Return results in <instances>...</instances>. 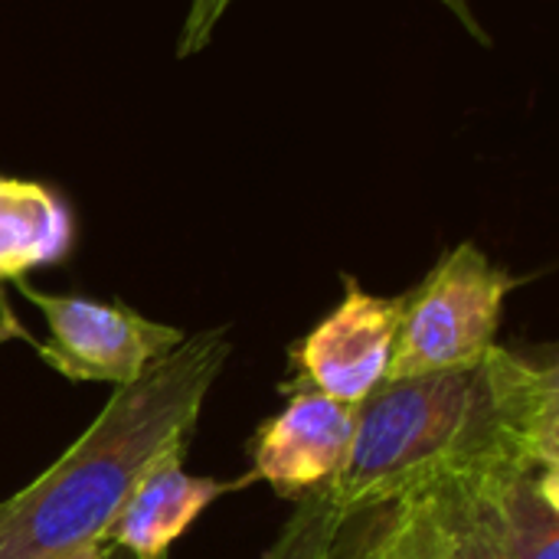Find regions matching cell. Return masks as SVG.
<instances>
[{"label": "cell", "mask_w": 559, "mask_h": 559, "mask_svg": "<svg viewBox=\"0 0 559 559\" xmlns=\"http://www.w3.org/2000/svg\"><path fill=\"white\" fill-rule=\"evenodd\" d=\"M344 524L331 514L321 495L298 501V514L278 537L265 559H331Z\"/></svg>", "instance_id": "11"}, {"label": "cell", "mask_w": 559, "mask_h": 559, "mask_svg": "<svg viewBox=\"0 0 559 559\" xmlns=\"http://www.w3.org/2000/svg\"><path fill=\"white\" fill-rule=\"evenodd\" d=\"M187 449L164 452L131 488L102 540L134 559H167L170 547L200 521V514L226 491L249 488L252 478L233 485L216 478H200L183 468Z\"/></svg>", "instance_id": "8"}, {"label": "cell", "mask_w": 559, "mask_h": 559, "mask_svg": "<svg viewBox=\"0 0 559 559\" xmlns=\"http://www.w3.org/2000/svg\"><path fill=\"white\" fill-rule=\"evenodd\" d=\"M13 285L46 318L49 337L33 344L39 360L72 383H108L121 390L187 337L180 328L144 318L121 301L52 295L33 288L26 278Z\"/></svg>", "instance_id": "4"}, {"label": "cell", "mask_w": 559, "mask_h": 559, "mask_svg": "<svg viewBox=\"0 0 559 559\" xmlns=\"http://www.w3.org/2000/svg\"><path fill=\"white\" fill-rule=\"evenodd\" d=\"M527 278L495 265L475 242L449 249L403 295L386 380L475 367L495 344L504 301Z\"/></svg>", "instance_id": "3"}, {"label": "cell", "mask_w": 559, "mask_h": 559, "mask_svg": "<svg viewBox=\"0 0 559 559\" xmlns=\"http://www.w3.org/2000/svg\"><path fill=\"white\" fill-rule=\"evenodd\" d=\"M105 550H108V544H102V540H88V544L69 547V550H62V554H56V557H49V559H102L105 557Z\"/></svg>", "instance_id": "12"}, {"label": "cell", "mask_w": 559, "mask_h": 559, "mask_svg": "<svg viewBox=\"0 0 559 559\" xmlns=\"http://www.w3.org/2000/svg\"><path fill=\"white\" fill-rule=\"evenodd\" d=\"M377 514L370 559H501L472 478L426 485Z\"/></svg>", "instance_id": "7"}, {"label": "cell", "mask_w": 559, "mask_h": 559, "mask_svg": "<svg viewBox=\"0 0 559 559\" xmlns=\"http://www.w3.org/2000/svg\"><path fill=\"white\" fill-rule=\"evenodd\" d=\"M472 481L501 559H559V468H504Z\"/></svg>", "instance_id": "9"}, {"label": "cell", "mask_w": 559, "mask_h": 559, "mask_svg": "<svg viewBox=\"0 0 559 559\" xmlns=\"http://www.w3.org/2000/svg\"><path fill=\"white\" fill-rule=\"evenodd\" d=\"M400 318L403 295L383 298L344 275L341 305L292 344L288 357L295 377L282 383V390H314L337 403L360 406L386 383Z\"/></svg>", "instance_id": "5"}, {"label": "cell", "mask_w": 559, "mask_h": 559, "mask_svg": "<svg viewBox=\"0 0 559 559\" xmlns=\"http://www.w3.org/2000/svg\"><path fill=\"white\" fill-rule=\"evenodd\" d=\"M354 559H370V550H367V540L360 544V550H357V557Z\"/></svg>", "instance_id": "14"}, {"label": "cell", "mask_w": 559, "mask_h": 559, "mask_svg": "<svg viewBox=\"0 0 559 559\" xmlns=\"http://www.w3.org/2000/svg\"><path fill=\"white\" fill-rule=\"evenodd\" d=\"M229 350L226 328L187 334L134 383L115 390L43 475L0 501V559H49L102 540L138 478L164 452L190 445Z\"/></svg>", "instance_id": "2"}, {"label": "cell", "mask_w": 559, "mask_h": 559, "mask_svg": "<svg viewBox=\"0 0 559 559\" xmlns=\"http://www.w3.org/2000/svg\"><path fill=\"white\" fill-rule=\"evenodd\" d=\"M75 213L69 200L23 177H0V282H20L36 269L69 259Z\"/></svg>", "instance_id": "10"}, {"label": "cell", "mask_w": 559, "mask_h": 559, "mask_svg": "<svg viewBox=\"0 0 559 559\" xmlns=\"http://www.w3.org/2000/svg\"><path fill=\"white\" fill-rule=\"evenodd\" d=\"M504 468H559V370L495 344L475 367L380 383L321 498L347 527L426 485Z\"/></svg>", "instance_id": "1"}, {"label": "cell", "mask_w": 559, "mask_h": 559, "mask_svg": "<svg viewBox=\"0 0 559 559\" xmlns=\"http://www.w3.org/2000/svg\"><path fill=\"white\" fill-rule=\"evenodd\" d=\"M102 559H134V557H128V554H121V550L108 547V550H105V557H102Z\"/></svg>", "instance_id": "13"}, {"label": "cell", "mask_w": 559, "mask_h": 559, "mask_svg": "<svg viewBox=\"0 0 559 559\" xmlns=\"http://www.w3.org/2000/svg\"><path fill=\"white\" fill-rule=\"evenodd\" d=\"M288 403L265 419L252 442V481L272 485L282 498L305 501L328 491L347 465L357 406L314 390H282Z\"/></svg>", "instance_id": "6"}]
</instances>
